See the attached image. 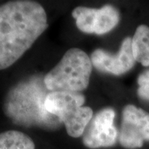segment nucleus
Wrapping results in <instances>:
<instances>
[{"instance_id":"nucleus-2","label":"nucleus","mask_w":149,"mask_h":149,"mask_svg":"<svg viewBox=\"0 0 149 149\" xmlns=\"http://www.w3.org/2000/svg\"><path fill=\"white\" fill-rule=\"evenodd\" d=\"M47 88L44 77L33 75L13 86L6 95L3 112L12 122L23 127L55 129L61 123L45 107Z\"/></svg>"},{"instance_id":"nucleus-5","label":"nucleus","mask_w":149,"mask_h":149,"mask_svg":"<svg viewBox=\"0 0 149 149\" xmlns=\"http://www.w3.org/2000/svg\"><path fill=\"white\" fill-rule=\"evenodd\" d=\"M118 140L124 148H140L149 141V113L133 104L123 108Z\"/></svg>"},{"instance_id":"nucleus-4","label":"nucleus","mask_w":149,"mask_h":149,"mask_svg":"<svg viewBox=\"0 0 149 149\" xmlns=\"http://www.w3.org/2000/svg\"><path fill=\"white\" fill-rule=\"evenodd\" d=\"M85 98L78 92L53 91L47 96L45 107L48 113L63 123L69 136L79 138L93 118V110L83 106Z\"/></svg>"},{"instance_id":"nucleus-1","label":"nucleus","mask_w":149,"mask_h":149,"mask_svg":"<svg viewBox=\"0 0 149 149\" xmlns=\"http://www.w3.org/2000/svg\"><path fill=\"white\" fill-rule=\"evenodd\" d=\"M43 7L29 0L0 5V70L10 67L47 28Z\"/></svg>"},{"instance_id":"nucleus-6","label":"nucleus","mask_w":149,"mask_h":149,"mask_svg":"<svg viewBox=\"0 0 149 149\" xmlns=\"http://www.w3.org/2000/svg\"><path fill=\"white\" fill-rule=\"evenodd\" d=\"M72 16L80 31L97 35L112 31L120 20L119 12L112 5H104L100 8L77 7L72 11Z\"/></svg>"},{"instance_id":"nucleus-10","label":"nucleus","mask_w":149,"mask_h":149,"mask_svg":"<svg viewBox=\"0 0 149 149\" xmlns=\"http://www.w3.org/2000/svg\"><path fill=\"white\" fill-rule=\"evenodd\" d=\"M0 149H35V143L24 133L8 130L0 133Z\"/></svg>"},{"instance_id":"nucleus-9","label":"nucleus","mask_w":149,"mask_h":149,"mask_svg":"<svg viewBox=\"0 0 149 149\" xmlns=\"http://www.w3.org/2000/svg\"><path fill=\"white\" fill-rule=\"evenodd\" d=\"M133 56L137 62L149 66V27L142 24L137 27L132 38Z\"/></svg>"},{"instance_id":"nucleus-3","label":"nucleus","mask_w":149,"mask_h":149,"mask_svg":"<svg viewBox=\"0 0 149 149\" xmlns=\"http://www.w3.org/2000/svg\"><path fill=\"white\" fill-rule=\"evenodd\" d=\"M91 57L79 48L69 49L53 69L44 76L48 91L78 92L85 91L90 83Z\"/></svg>"},{"instance_id":"nucleus-8","label":"nucleus","mask_w":149,"mask_h":149,"mask_svg":"<svg viewBox=\"0 0 149 149\" xmlns=\"http://www.w3.org/2000/svg\"><path fill=\"white\" fill-rule=\"evenodd\" d=\"M92 65L100 71L120 75L129 71L137 62L133 56L132 38L125 37L119 51L112 54L104 49H96L91 56Z\"/></svg>"},{"instance_id":"nucleus-11","label":"nucleus","mask_w":149,"mask_h":149,"mask_svg":"<svg viewBox=\"0 0 149 149\" xmlns=\"http://www.w3.org/2000/svg\"><path fill=\"white\" fill-rule=\"evenodd\" d=\"M138 95L143 100L149 101V70L139 74L138 79Z\"/></svg>"},{"instance_id":"nucleus-7","label":"nucleus","mask_w":149,"mask_h":149,"mask_svg":"<svg viewBox=\"0 0 149 149\" xmlns=\"http://www.w3.org/2000/svg\"><path fill=\"white\" fill-rule=\"evenodd\" d=\"M115 113L111 108L102 109L92 118L83 134V143L86 148H107L116 143L118 131L113 123Z\"/></svg>"}]
</instances>
